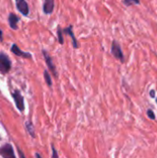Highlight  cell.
<instances>
[{"label":"cell","instance_id":"obj_1","mask_svg":"<svg viewBox=\"0 0 157 158\" xmlns=\"http://www.w3.org/2000/svg\"><path fill=\"white\" fill-rule=\"evenodd\" d=\"M12 63L9 56L4 52H0V73L3 75L7 74L10 71Z\"/></svg>","mask_w":157,"mask_h":158},{"label":"cell","instance_id":"obj_2","mask_svg":"<svg viewBox=\"0 0 157 158\" xmlns=\"http://www.w3.org/2000/svg\"><path fill=\"white\" fill-rule=\"evenodd\" d=\"M111 54L113 55V56L119 60L122 64L125 63V56L123 54L122 48L120 44L117 41V40H113L112 42V45H111Z\"/></svg>","mask_w":157,"mask_h":158},{"label":"cell","instance_id":"obj_3","mask_svg":"<svg viewBox=\"0 0 157 158\" xmlns=\"http://www.w3.org/2000/svg\"><path fill=\"white\" fill-rule=\"evenodd\" d=\"M0 156L3 158H16L13 146L6 143L0 147Z\"/></svg>","mask_w":157,"mask_h":158},{"label":"cell","instance_id":"obj_4","mask_svg":"<svg viewBox=\"0 0 157 158\" xmlns=\"http://www.w3.org/2000/svg\"><path fill=\"white\" fill-rule=\"evenodd\" d=\"M14 102L16 104V106L18 108V110L19 112H23L24 111V98L22 96V94H20V92L19 90H14L11 94Z\"/></svg>","mask_w":157,"mask_h":158},{"label":"cell","instance_id":"obj_5","mask_svg":"<svg viewBox=\"0 0 157 158\" xmlns=\"http://www.w3.org/2000/svg\"><path fill=\"white\" fill-rule=\"evenodd\" d=\"M42 53H43V57H44V60H45V63H46V65H47L48 69L53 73V75H54L55 78H57V76H58V75H57V71H56V66H55V64H54V62H53L52 56H51L48 54V52H47L46 50H44V49H43Z\"/></svg>","mask_w":157,"mask_h":158},{"label":"cell","instance_id":"obj_6","mask_svg":"<svg viewBox=\"0 0 157 158\" xmlns=\"http://www.w3.org/2000/svg\"><path fill=\"white\" fill-rule=\"evenodd\" d=\"M15 2H16V6H17L18 11L23 16L27 17L30 13V8L26 0H15Z\"/></svg>","mask_w":157,"mask_h":158},{"label":"cell","instance_id":"obj_7","mask_svg":"<svg viewBox=\"0 0 157 158\" xmlns=\"http://www.w3.org/2000/svg\"><path fill=\"white\" fill-rule=\"evenodd\" d=\"M11 52L17 56H19V57H23V58H27V59H31V53H28V52H23L22 50L19 49V47L16 44H13L11 48H10Z\"/></svg>","mask_w":157,"mask_h":158},{"label":"cell","instance_id":"obj_8","mask_svg":"<svg viewBox=\"0 0 157 158\" xmlns=\"http://www.w3.org/2000/svg\"><path fill=\"white\" fill-rule=\"evenodd\" d=\"M55 9V0H43V12L45 15H50Z\"/></svg>","mask_w":157,"mask_h":158},{"label":"cell","instance_id":"obj_9","mask_svg":"<svg viewBox=\"0 0 157 158\" xmlns=\"http://www.w3.org/2000/svg\"><path fill=\"white\" fill-rule=\"evenodd\" d=\"M63 34H67L68 35L71 40H72V46L74 49H77L79 47V44H78V41L75 37V34L73 32V30H72V25H69L68 27H67L66 29L63 30Z\"/></svg>","mask_w":157,"mask_h":158},{"label":"cell","instance_id":"obj_10","mask_svg":"<svg viewBox=\"0 0 157 158\" xmlns=\"http://www.w3.org/2000/svg\"><path fill=\"white\" fill-rule=\"evenodd\" d=\"M7 21H8V24H9V27L12 29V30H18V23L19 21V18L14 14V13H10L8 15V18H7Z\"/></svg>","mask_w":157,"mask_h":158},{"label":"cell","instance_id":"obj_11","mask_svg":"<svg viewBox=\"0 0 157 158\" xmlns=\"http://www.w3.org/2000/svg\"><path fill=\"white\" fill-rule=\"evenodd\" d=\"M25 129H26V131H27V132L30 134V136L31 137V138H35L36 136H35V131H34V127H33V124H32V122L31 121V120H27L26 122H25Z\"/></svg>","mask_w":157,"mask_h":158},{"label":"cell","instance_id":"obj_12","mask_svg":"<svg viewBox=\"0 0 157 158\" xmlns=\"http://www.w3.org/2000/svg\"><path fill=\"white\" fill-rule=\"evenodd\" d=\"M57 38H58V43L60 44H64V37H63V30L60 26L57 27Z\"/></svg>","mask_w":157,"mask_h":158},{"label":"cell","instance_id":"obj_13","mask_svg":"<svg viewBox=\"0 0 157 158\" xmlns=\"http://www.w3.org/2000/svg\"><path fill=\"white\" fill-rule=\"evenodd\" d=\"M43 77H44V81H45L46 84H47L49 87H51V86H52V79H51V76H50L49 72H48L46 69L43 71Z\"/></svg>","mask_w":157,"mask_h":158},{"label":"cell","instance_id":"obj_14","mask_svg":"<svg viewBox=\"0 0 157 158\" xmlns=\"http://www.w3.org/2000/svg\"><path fill=\"white\" fill-rule=\"evenodd\" d=\"M122 3L126 6H131L134 5H140L141 4L140 0H122Z\"/></svg>","mask_w":157,"mask_h":158},{"label":"cell","instance_id":"obj_15","mask_svg":"<svg viewBox=\"0 0 157 158\" xmlns=\"http://www.w3.org/2000/svg\"><path fill=\"white\" fill-rule=\"evenodd\" d=\"M147 116L150 119H155V114L153 109H148L147 110Z\"/></svg>","mask_w":157,"mask_h":158},{"label":"cell","instance_id":"obj_16","mask_svg":"<svg viewBox=\"0 0 157 158\" xmlns=\"http://www.w3.org/2000/svg\"><path fill=\"white\" fill-rule=\"evenodd\" d=\"M51 148H52V158H59L58 157V154L55 148V145L53 143L51 144Z\"/></svg>","mask_w":157,"mask_h":158},{"label":"cell","instance_id":"obj_17","mask_svg":"<svg viewBox=\"0 0 157 158\" xmlns=\"http://www.w3.org/2000/svg\"><path fill=\"white\" fill-rule=\"evenodd\" d=\"M17 150H18V154H19V158H26L25 157L24 153H23L19 148H17Z\"/></svg>","mask_w":157,"mask_h":158},{"label":"cell","instance_id":"obj_18","mask_svg":"<svg viewBox=\"0 0 157 158\" xmlns=\"http://www.w3.org/2000/svg\"><path fill=\"white\" fill-rule=\"evenodd\" d=\"M149 94H150V97H152V98H155V97H156V96H155V91L154 89L150 91Z\"/></svg>","mask_w":157,"mask_h":158},{"label":"cell","instance_id":"obj_19","mask_svg":"<svg viewBox=\"0 0 157 158\" xmlns=\"http://www.w3.org/2000/svg\"><path fill=\"white\" fill-rule=\"evenodd\" d=\"M0 42L1 43L3 42V31H1V29H0Z\"/></svg>","mask_w":157,"mask_h":158},{"label":"cell","instance_id":"obj_20","mask_svg":"<svg viewBox=\"0 0 157 158\" xmlns=\"http://www.w3.org/2000/svg\"><path fill=\"white\" fill-rule=\"evenodd\" d=\"M35 157H36V158H42V156H40V154L36 153V154H35Z\"/></svg>","mask_w":157,"mask_h":158},{"label":"cell","instance_id":"obj_21","mask_svg":"<svg viewBox=\"0 0 157 158\" xmlns=\"http://www.w3.org/2000/svg\"><path fill=\"white\" fill-rule=\"evenodd\" d=\"M155 102H156V104H157V97H155Z\"/></svg>","mask_w":157,"mask_h":158},{"label":"cell","instance_id":"obj_22","mask_svg":"<svg viewBox=\"0 0 157 158\" xmlns=\"http://www.w3.org/2000/svg\"><path fill=\"white\" fill-rule=\"evenodd\" d=\"M0 140H1V139H0Z\"/></svg>","mask_w":157,"mask_h":158}]
</instances>
